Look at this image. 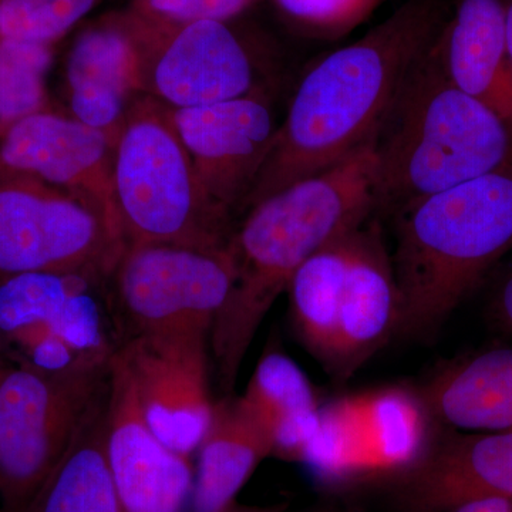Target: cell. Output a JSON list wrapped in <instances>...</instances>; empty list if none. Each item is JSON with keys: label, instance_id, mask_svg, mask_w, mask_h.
<instances>
[{"label": "cell", "instance_id": "obj_14", "mask_svg": "<svg viewBox=\"0 0 512 512\" xmlns=\"http://www.w3.org/2000/svg\"><path fill=\"white\" fill-rule=\"evenodd\" d=\"M107 461L123 512H191L194 466L148 427L126 367L111 357Z\"/></svg>", "mask_w": 512, "mask_h": 512}, {"label": "cell", "instance_id": "obj_3", "mask_svg": "<svg viewBox=\"0 0 512 512\" xmlns=\"http://www.w3.org/2000/svg\"><path fill=\"white\" fill-rule=\"evenodd\" d=\"M430 49L377 138L379 218L396 220L431 195L512 164V124L454 86Z\"/></svg>", "mask_w": 512, "mask_h": 512}, {"label": "cell", "instance_id": "obj_12", "mask_svg": "<svg viewBox=\"0 0 512 512\" xmlns=\"http://www.w3.org/2000/svg\"><path fill=\"white\" fill-rule=\"evenodd\" d=\"M170 113L208 197L238 222L278 133L268 97L249 94Z\"/></svg>", "mask_w": 512, "mask_h": 512}, {"label": "cell", "instance_id": "obj_10", "mask_svg": "<svg viewBox=\"0 0 512 512\" xmlns=\"http://www.w3.org/2000/svg\"><path fill=\"white\" fill-rule=\"evenodd\" d=\"M126 13L140 94L170 109H190L265 93L258 60L227 22L157 26Z\"/></svg>", "mask_w": 512, "mask_h": 512}, {"label": "cell", "instance_id": "obj_4", "mask_svg": "<svg viewBox=\"0 0 512 512\" xmlns=\"http://www.w3.org/2000/svg\"><path fill=\"white\" fill-rule=\"evenodd\" d=\"M393 221L397 332L427 335L512 249V164L431 195Z\"/></svg>", "mask_w": 512, "mask_h": 512}, {"label": "cell", "instance_id": "obj_27", "mask_svg": "<svg viewBox=\"0 0 512 512\" xmlns=\"http://www.w3.org/2000/svg\"><path fill=\"white\" fill-rule=\"evenodd\" d=\"M286 20L306 36L335 40L348 35L382 0H272Z\"/></svg>", "mask_w": 512, "mask_h": 512}, {"label": "cell", "instance_id": "obj_8", "mask_svg": "<svg viewBox=\"0 0 512 512\" xmlns=\"http://www.w3.org/2000/svg\"><path fill=\"white\" fill-rule=\"evenodd\" d=\"M232 279L228 249L126 245L110 275L111 299L124 338L210 336Z\"/></svg>", "mask_w": 512, "mask_h": 512}, {"label": "cell", "instance_id": "obj_29", "mask_svg": "<svg viewBox=\"0 0 512 512\" xmlns=\"http://www.w3.org/2000/svg\"><path fill=\"white\" fill-rule=\"evenodd\" d=\"M441 512H512V503L501 498H483L466 501Z\"/></svg>", "mask_w": 512, "mask_h": 512}, {"label": "cell", "instance_id": "obj_2", "mask_svg": "<svg viewBox=\"0 0 512 512\" xmlns=\"http://www.w3.org/2000/svg\"><path fill=\"white\" fill-rule=\"evenodd\" d=\"M376 143L328 170L288 185L249 208L228 254L232 279L210 335L215 376L231 396L256 332L276 299L313 254L376 214Z\"/></svg>", "mask_w": 512, "mask_h": 512}, {"label": "cell", "instance_id": "obj_5", "mask_svg": "<svg viewBox=\"0 0 512 512\" xmlns=\"http://www.w3.org/2000/svg\"><path fill=\"white\" fill-rule=\"evenodd\" d=\"M113 201L124 247L227 251L237 225L202 187L170 107L144 94L131 104L114 143Z\"/></svg>", "mask_w": 512, "mask_h": 512}, {"label": "cell", "instance_id": "obj_30", "mask_svg": "<svg viewBox=\"0 0 512 512\" xmlns=\"http://www.w3.org/2000/svg\"><path fill=\"white\" fill-rule=\"evenodd\" d=\"M495 318L512 333V275L501 286L494 302Z\"/></svg>", "mask_w": 512, "mask_h": 512}, {"label": "cell", "instance_id": "obj_15", "mask_svg": "<svg viewBox=\"0 0 512 512\" xmlns=\"http://www.w3.org/2000/svg\"><path fill=\"white\" fill-rule=\"evenodd\" d=\"M429 416L423 397L403 387L343 397L323 406L303 460L325 468L413 466L426 453Z\"/></svg>", "mask_w": 512, "mask_h": 512}, {"label": "cell", "instance_id": "obj_20", "mask_svg": "<svg viewBox=\"0 0 512 512\" xmlns=\"http://www.w3.org/2000/svg\"><path fill=\"white\" fill-rule=\"evenodd\" d=\"M430 416L460 431H512V348L441 367L421 392Z\"/></svg>", "mask_w": 512, "mask_h": 512}, {"label": "cell", "instance_id": "obj_26", "mask_svg": "<svg viewBox=\"0 0 512 512\" xmlns=\"http://www.w3.org/2000/svg\"><path fill=\"white\" fill-rule=\"evenodd\" d=\"M99 0H0V37L55 46Z\"/></svg>", "mask_w": 512, "mask_h": 512}, {"label": "cell", "instance_id": "obj_1", "mask_svg": "<svg viewBox=\"0 0 512 512\" xmlns=\"http://www.w3.org/2000/svg\"><path fill=\"white\" fill-rule=\"evenodd\" d=\"M448 16L441 0H406L365 36L320 57L293 93L244 214L269 195L376 143Z\"/></svg>", "mask_w": 512, "mask_h": 512}, {"label": "cell", "instance_id": "obj_17", "mask_svg": "<svg viewBox=\"0 0 512 512\" xmlns=\"http://www.w3.org/2000/svg\"><path fill=\"white\" fill-rule=\"evenodd\" d=\"M399 316L392 254L384 244L380 218L373 215L355 235L329 372L340 379L352 376L397 332Z\"/></svg>", "mask_w": 512, "mask_h": 512}, {"label": "cell", "instance_id": "obj_9", "mask_svg": "<svg viewBox=\"0 0 512 512\" xmlns=\"http://www.w3.org/2000/svg\"><path fill=\"white\" fill-rule=\"evenodd\" d=\"M119 229L73 195L0 170V279L33 272L113 271Z\"/></svg>", "mask_w": 512, "mask_h": 512}, {"label": "cell", "instance_id": "obj_23", "mask_svg": "<svg viewBox=\"0 0 512 512\" xmlns=\"http://www.w3.org/2000/svg\"><path fill=\"white\" fill-rule=\"evenodd\" d=\"M107 402L109 390L84 420L28 512H123L107 461Z\"/></svg>", "mask_w": 512, "mask_h": 512}, {"label": "cell", "instance_id": "obj_24", "mask_svg": "<svg viewBox=\"0 0 512 512\" xmlns=\"http://www.w3.org/2000/svg\"><path fill=\"white\" fill-rule=\"evenodd\" d=\"M357 229L313 254L286 289L293 330L326 369L335 349L340 298Z\"/></svg>", "mask_w": 512, "mask_h": 512}, {"label": "cell", "instance_id": "obj_25", "mask_svg": "<svg viewBox=\"0 0 512 512\" xmlns=\"http://www.w3.org/2000/svg\"><path fill=\"white\" fill-rule=\"evenodd\" d=\"M53 46L0 37V136L16 121L47 110Z\"/></svg>", "mask_w": 512, "mask_h": 512}, {"label": "cell", "instance_id": "obj_28", "mask_svg": "<svg viewBox=\"0 0 512 512\" xmlns=\"http://www.w3.org/2000/svg\"><path fill=\"white\" fill-rule=\"evenodd\" d=\"M256 0H133L138 18L157 26H184L197 22H228Z\"/></svg>", "mask_w": 512, "mask_h": 512}, {"label": "cell", "instance_id": "obj_16", "mask_svg": "<svg viewBox=\"0 0 512 512\" xmlns=\"http://www.w3.org/2000/svg\"><path fill=\"white\" fill-rule=\"evenodd\" d=\"M413 512L501 498L512 503V431H453L407 470L400 487Z\"/></svg>", "mask_w": 512, "mask_h": 512}, {"label": "cell", "instance_id": "obj_13", "mask_svg": "<svg viewBox=\"0 0 512 512\" xmlns=\"http://www.w3.org/2000/svg\"><path fill=\"white\" fill-rule=\"evenodd\" d=\"M114 143L104 131L72 116L43 110L0 136V170L87 202L120 231L113 201Z\"/></svg>", "mask_w": 512, "mask_h": 512}, {"label": "cell", "instance_id": "obj_6", "mask_svg": "<svg viewBox=\"0 0 512 512\" xmlns=\"http://www.w3.org/2000/svg\"><path fill=\"white\" fill-rule=\"evenodd\" d=\"M111 272H33L0 279V357L70 372L110 365L124 333Z\"/></svg>", "mask_w": 512, "mask_h": 512}, {"label": "cell", "instance_id": "obj_7", "mask_svg": "<svg viewBox=\"0 0 512 512\" xmlns=\"http://www.w3.org/2000/svg\"><path fill=\"white\" fill-rule=\"evenodd\" d=\"M110 365L47 372L0 360V504L28 512L109 390Z\"/></svg>", "mask_w": 512, "mask_h": 512}, {"label": "cell", "instance_id": "obj_22", "mask_svg": "<svg viewBox=\"0 0 512 512\" xmlns=\"http://www.w3.org/2000/svg\"><path fill=\"white\" fill-rule=\"evenodd\" d=\"M238 399L271 440L274 456L303 460L319 433L323 406L291 357L266 353Z\"/></svg>", "mask_w": 512, "mask_h": 512}, {"label": "cell", "instance_id": "obj_11", "mask_svg": "<svg viewBox=\"0 0 512 512\" xmlns=\"http://www.w3.org/2000/svg\"><path fill=\"white\" fill-rule=\"evenodd\" d=\"M208 349L210 336L140 335L116 352L136 387L148 427L165 446L190 457L214 413Z\"/></svg>", "mask_w": 512, "mask_h": 512}, {"label": "cell", "instance_id": "obj_31", "mask_svg": "<svg viewBox=\"0 0 512 512\" xmlns=\"http://www.w3.org/2000/svg\"><path fill=\"white\" fill-rule=\"evenodd\" d=\"M505 43L512 62V0H504Z\"/></svg>", "mask_w": 512, "mask_h": 512}, {"label": "cell", "instance_id": "obj_18", "mask_svg": "<svg viewBox=\"0 0 512 512\" xmlns=\"http://www.w3.org/2000/svg\"><path fill=\"white\" fill-rule=\"evenodd\" d=\"M70 116L116 141L134 100L137 52L127 13H111L74 40L66 63Z\"/></svg>", "mask_w": 512, "mask_h": 512}, {"label": "cell", "instance_id": "obj_19", "mask_svg": "<svg viewBox=\"0 0 512 512\" xmlns=\"http://www.w3.org/2000/svg\"><path fill=\"white\" fill-rule=\"evenodd\" d=\"M430 50L454 86L512 124L504 0H458Z\"/></svg>", "mask_w": 512, "mask_h": 512}, {"label": "cell", "instance_id": "obj_21", "mask_svg": "<svg viewBox=\"0 0 512 512\" xmlns=\"http://www.w3.org/2000/svg\"><path fill=\"white\" fill-rule=\"evenodd\" d=\"M191 512H218L242 490L274 446L238 397L215 402L210 427L197 450Z\"/></svg>", "mask_w": 512, "mask_h": 512}, {"label": "cell", "instance_id": "obj_32", "mask_svg": "<svg viewBox=\"0 0 512 512\" xmlns=\"http://www.w3.org/2000/svg\"><path fill=\"white\" fill-rule=\"evenodd\" d=\"M218 512H284V507H249V505L232 503Z\"/></svg>", "mask_w": 512, "mask_h": 512}]
</instances>
